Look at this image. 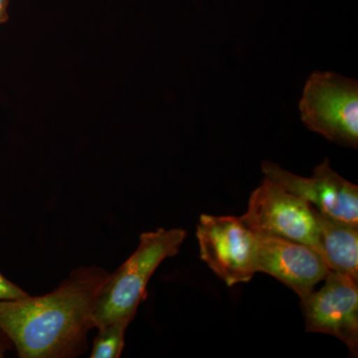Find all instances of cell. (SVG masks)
Masks as SVG:
<instances>
[{
	"mask_svg": "<svg viewBox=\"0 0 358 358\" xmlns=\"http://www.w3.org/2000/svg\"><path fill=\"white\" fill-rule=\"evenodd\" d=\"M99 266L75 268L44 296L0 301V329L20 358H74L88 350L94 308L109 277Z\"/></svg>",
	"mask_w": 358,
	"mask_h": 358,
	"instance_id": "1",
	"label": "cell"
},
{
	"mask_svg": "<svg viewBox=\"0 0 358 358\" xmlns=\"http://www.w3.org/2000/svg\"><path fill=\"white\" fill-rule=\"evenodd\" d=\"M187 232L180 228L157 230L141 234L140 243L114 274H110L96 296L93 313L95 329L124 320L131 322L141 301L147 298V287L157 267L180 251Z\"/></svg>",
	"mask_w": 358,
	"mask_h": 358,
	"instance_id": "2",
	"label": "cell"
},
{
	"mask_svg": "<svg viewBox=\"0 0 358 358\" xmlns=\"http://www.w3.org/2000/svg\"><path fill=\"white\" fill-rule=\"evenodd\" d=\"M310 131L341 147H358V83L331 71L313 72L299 102Z\"/></svg>",
	"mask_w": 358,
	"mask_h": 358,
	"instance_id": "3",
	"label": "cell"
},
{
	"mask_svg": "<svg viewBox=\"0 0 358 358\" xmlns=\"http://www.w3.org/2000/svg\"><path fill=\"white\" fill-rule=\"evenodd\" d=\"M240 219L257 236L298 242L317 252L315 209L267 178L250 195L248 209Z\"/></svg>",
	"mask_w": 358,
	"mask_h": 358,
	"instance_id": "4",
	"label": "cell"
},
{
	"mask_svg": "<svg viewBox=\"0 0 358 358\" xmlns=\"http://www.w3.org/2000/svg\"><path fill=\"white\" fill-rule=\"evenodd\" d=\"M200 258L228 287L251 281L257 273L258 236L235 216H200Z\"/></svg>",
	"mask_w": 358,
	"mask_h": 358,
	"instance_id": "5",
	"label": "cell"
},
{
	"mask_svg": "<svg viewBox=\"0 0 358 358\" xmlns=\"http://www.w3.org/2000/svg\"><path fill=\"white\" fill-rule=\"evenodd\" d=\"M320 291L301 299L308 333L329 334L358 353V282L329 271Z\"/></svg>",
	"mask_w": 358,
	"mask_h": 358,
	"instance_id": "6",
	"label": "cell"
},
{
	"mask_svg": "<svg viewBox=\"0 0 358 358\" xmlns=\"http://www.w3.org/2000/svg\"><path fill=\"white\" fill-rule=\"evenodd\" d=\"M265 178L312 205L315 210L336 220L358 224V187L331 169L326 159L310 178L296 176L274 162H262Z\"/></svg>",
	"mask_w": 358,
	"mask_h": 358,
	"instance_id": "7",
	"label": "cell"
},
{
	"mask_svg": "<svg viewBox=\"0 0 358 358\" xmlns=\"http://www.w3.org/2000/svg\"><path fill=\"white\" fill-rule=\"evenodd\" d=\"M329 271L322 256L308 245L258 236L257 272L266 273L279 280L301 300L326 279Z\"/></svg>",
	"mask_w": 358,
	"mask_h": 358,
	"instance_id": "8",
	"label": "cell"
},
{
	"mask_svg": "<svg viewBox=\"0 0 358 358\" xmlns=\"http://www.w3.org/2000/svg\"><path fill=\"white\" fill-rule=\"evenodd\" d=\"M317 217L320 255L329 270L358 282V224L336 220L319 211Z\"/></svg>",
	"mask_w": 358,
	"mask_h": 358,
	"instance_id": "9",
	"label": "cell"
},
{
	"mask_svg": "<svg viewBox=\"0 0 358 358\" xmlns=\"http://www.w3.org/2000/svg\"><path fill=\"white\" fill-rule=\"evenodd\" d=\"M131 322L120 320L99 329L94 341L91 358H117L124 348V334Z\"/></svg>",
	"mask_w": 358,
	"mask_h": 358,
	"instance_id": "10",
	"label": "cell"
},
{
	"mask_svg": "<svg viewBox=\"0 0 358 358\" xmlns=\"http://www.w3.org/2000/svg\"><path fill=\"white\" fill-rule=\"evenodd\" d=\"M29 294L23 291L20 287L16 286L13 282L7 280L0 273V301L17 300V299L25 298Z\"/></svg>",
	"mask_w": 358,
	"mask_h": 358,
	"instance_id": "11",
	"label": "cell"
},
{
	"mask_svg": "<svg viewBox=\"0 0 358 358\" xmlns=\"http://www.w3.org/2000/svg\"><path fill=\"white\" fill-rule=\"evenodd\" d=\"M13 348V345L10 339L0 329V358L6 357V352Z\"/></svg>",
	"mask_w": 358,
	"mask_h": 358,
	"instance_id": "12",
	"label": "cell"
},
{
	"mask_svg": "<svg viewBox=\"0 0 358 358\" xmlns=\"http://www.w3.org/2000/svg\"><path fill=\"white\" fill-rule=\"evenodd\" d=\"M8 20V0H0V25Z\"/></svg>",
	"mask_w": 358,
	"mask_h": 358,
	"instance_id": "13",
	"label": "cell"
}]
</instances>
